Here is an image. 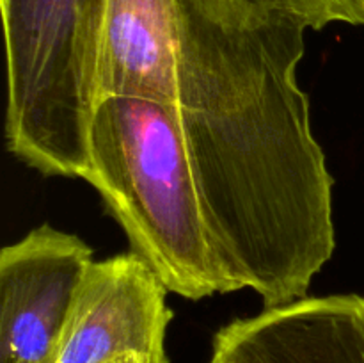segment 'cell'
Listing matches in <instances>:
<instances>
[{"label":"cell","instance_id":"1","mask_svg":"<svg viewBox=\"0 0 364 363\" xmlns=\"http://www.w3.org/2000/svg\"><path fill=\"white\" fill-rule=\"evenodd\" d=\"M306 27L249 0H178L174 110L231 292L306 298L333 258L334 178L297 68Z\"/></svg>","mask_w":364,"mask_h":363},{"label":"cell","instance_id":"5","mask_svg":"<svg viewBox=\"0 0 364 363\" xmlns=\"http://www.w3.org/2000/svg\"><path fill=\"white\" fill-rule=\"evenodd\" d=\"M78 235L39 224L0 251V363H50L92 262Z\"/></svg>","mask_w":364,"mask_h":363},{"label":"cell","instance_id":"4","mask_svg":"<svg viewBox=\"0 0 364 363\" xmlns=\"http://www.w3.org/2000/svg\"><path fill=\"white\" fill-rule=\"evenodd\" d=\"M167 292L137 253L92 260L50 363H169Z\"/></svg>","mask_w":364,"mask_h":363},{"label":"cell","instance_id":"6","mask_svg":"<svg viewBox=\"0 0 364 363\" xmlns=\"http://www.w3.org/2000/svg\"><path fill=\"white\" fill-rule=\"evenodd\" d=\"M208 363H364V294L306 295L230 320Z\"/></svg>","mask_w":364,"mask_h":363},{"label":"cell","instance_id":"3","mask_svg":"<svg viewBox=\"0 0 364 363\" xmlns=\"http://www.w3.org/2000/svg\"><path fill=\"white\" fill-rule=\"evenodd\" d=\"M6 144L45 177L82 178L100 100L105 0H0Z\"/></svg>","mask_w":364,"mask_h":363},{"label":"cell","instance_id":"2","mask_svg":"<svg viewBox=\"0 0 364 363\" xmlns=\"http://www.w3.org/2000/svg\"><path fill=\"white\" fill-rule=\"evenodd\" d=\"M82 180L102 196L169 292L191 301L230 294L173 103L105 96L89 127Z\"/></svg>","mask_w":364,"mask_h":363},{"label":"cell","instance_id":"9","mask_svg":"<svg viewBox=\"0 0 364 363\" xmlns=\"http://www.w3.org/2000/svg\"><path fill=\"white\" fill-rule=\"evenodd\" d=\"M121 363H137V362H121Z\"/></svg>","mask_w":364,"mask_h":363},{"label":"cell","instance_id":"7","mask_svg":"<svg viewBox=\"0 0 364 363\" xmlns=\"http://www.w3.org/2000/svg\"><path fill=\"white\" fill-rule=\"evenodd\" d=\"M178 0H105L100 100L174 102Z\"/></svg>","mask_w":364,"mask_h":363},{"label":"cell","instance_id":"8","mask_svg":"<svg viewBox=\"0 0 364 363\" xmlns=\"http://www.w3.org/2000/svg\"><path fill=\"white\" fill-rule=\"evenodd\" d=\"M270 13H279L322 31L333 23L364 27V0H249Z\"/></svg>","mask_w":364,"mask_h":363}]
</instances>
